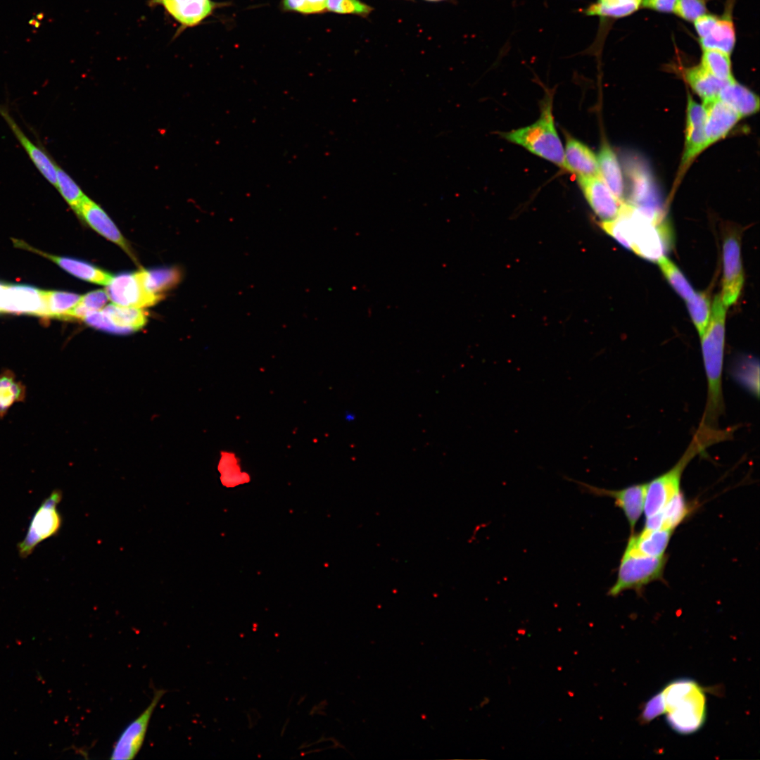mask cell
Wrapping results in <instances>:
<instances>
[{"label": "cell", "instance_id": "cell-1", "mask_svg": "<svg viewBox=\"0 0 760 760\" xmlns=\"http://www.w3.org/2000/svg\"><path fill=\"white\" fill-rule=\"evenodd\" d=\"M601 225L623 246L652 261L664 255L671 242L661 210L623 203L618 215Z\"/></svg>", "mask_w": 760, "mask_h": 760}, {"label": "cell", "instance_id": "cell-2", "mask_svg": "<svg viewBox=\"0 0 760 760\" xmlns=\"http://www.w3.org/2000/svg\"><path fill=\"white\" fill-rule=\"evenodd\" d=\"M726 307L720 295L713 302L709 319L700 336L702 360L707 381V396L700 426L718 429L724 411L722 386Z\"/></svg>", "mask_w": 760, "mask_h": 760}, {"label": "cell", "instance_id": "cell-3", "mask_svg": "<svg viewBox=\"0 0 760 760\" xmlns=\"http://www.w3.org/2000/svg\"><path fill=\"white\" fill-rule=\"evenodd\" d=\"M726 439L721 429L698 427L688 448L676 464L669 471L646 483L644 503L645 517L660 512L676 494L680 491L683 473L689 462L709 446Z\"/></svg>", "mask_w": 760, "mask_h": 760}, {"label": "cell", "instance_id": "cell-4", "mask_svg": "<svg viewBox=\"0 0 760 760\" xmlns=\"http://www.w3.org/2000/svg\"><path fill=\"white\" fill-rule=\"evenodd\" d=\"M663 713L671 728L680 733L697 730L705 719L703 690L692 680H680L669 683L659 695Z\"/></svg>", "mask_w": 760, "mask_h": 760}, {"label": "cell", "instance_id": "cell-5", "mask_svg": "<svg viewBox=\"0 0 760 760\" xmlns=\"http://www.w3.org/2000/svg\"><path fill=\"white\" fill-rule=\"evenodd\" d=\"M507 141L564 167V148L556 131L550 97H545L539 118L533 124L502 134Z\"/></svg>", "mask_w": 760, "mask_h": 760}, {"label": "cell", "instance_id": "cell-6", "mask_svg": "<svg viewBox=\"0 0 760 760\" xmlns=\"http://www.w3.org/2000/svg\"><path fill=\"white\" fill-rule=\"evenodd\" d=\"M667 557H647L623 552L615 583L607 595L616 597L627 590L640 592L649 583L661 579Z\"/></svg>", "mask_w": 760, "mask_h": 760}, {"label": "cell", "instance_id": "cell-7", "mask_svg": "<svg viewBox=\"0 0 760 760\" xmlns=\"http://www.w3.org/2000/svg\"><path fill=\"white\" fill-rule=\"evenodd\" d=\"M61 498V490H55L36 510L24 538L18 544L20 557H28L39 543L58 533L62 525V517L58 510Z\"/></svg>", "mask_w": 760, "mask_h": 760}, {"label": "cell", "instance_id": "cell-8", "mask_svg": "<svg viewBox=\"0 0 760 760\" xmlns=\"http://www.w3.org/2000/svg\"><path fill=\"white\" fill-rule=\"evenodd\" d=\"M740 232L735 227L725 231L723 241V274L721 298L726 307L738 299L744 283L740 254Z\"/></svg>", "mask_w": 760, "mask_h": 760}, {"label": "cell", "instance_id": "cell-9", "mask_svg": "<svg viewBox=\"0 0 760 760\" xmlns=\"http://www.w3.org/2000/svg\"><path fill=\"white\" fill-rule=\"evenodd\" d=\"M165 692L163 689L153 691L152 699L147 707L124 728L115 742L110 759L129 760L135 758L144 744L155 709Z\"/></svg>", "mask_w": 760, "mask_h": 760}, {"label": "cell", "instance_id": "cell-10", "mask_svg": "<svg viewBox=\"0 0 760 760\" xmlns=\"http://www.w3.org/2000/svg\"><path fill=\"white\" fill-rule=\"evenodd\" d=\"M106 286L108 299L122 306L144 308L155 305L162 298L146 288L139 271L113 276Z\"/></svg>", "mask_w": 760, "mask_h": 760}, {"label": "cell", "instance_id": "cell-11", "mask_svg": "<svg viewBox=\"0 0 760 760\" xmlns=\"http://www.w3.org/2000/svg\"><path fill=\"white\" fill-rule=\"evenodd\" d=\"M150 7L161 6L179 25L175 37L187 28L201 24L224 4L212 0H148Z\"/></svg>", "mask_w": 760, "mask_h": 760}, {"label": "cell", "instance_id": "cell-12", "mask_svg": "<svg viewBox=\"0 0 760 760\" xmlns=\"http://www.w3.org/2000/svg\"><path fill=\"white\" fill-rule=\"evenodd\" d=\"M566 479L576 483L579 489L584 493L597 497H609L614 499L615 505L623 511L631 531H633L644 511L646 483L634 484L622 489L612 490L591 486L570 478Z\"/></svg>", "mask_w": 760, "mask_h": 760}, {"label": "cell", "instance_id": "cell-13", "mask_svg": "<svg viewBox=\"0 0 760 760\" xmlns=\"http://www.w3.org/2000/svg\"><path fill=\"white\" fill-rule=\"evenodd\" d=\"M0 313L45 317L43 290L29 285L2 283L0 287Z\"/></svg>", "mask_w": 760, "mask_h": 760}, {"label": "cell", "instance_id": "cell-14", "mask_svg": "<svg viewBox=\"0 0 760 760\" xmlns=\"http://www.w3.org/2000/svg\"><path fill=\"white\" fill-rule=\"evenodd\" d=\"M590 206L602 222L614 219L623 203L610 191L600 176L577 177Z\"/></svg>", "mask_w": 760, "mask_h": 760}, {"label": "cell", "instance_id": "cell-15", "mask_svg": "<svg viewBox=\"0 0 760 760\" xmlns=\"http://www.w3.org/2000/svg\"><path fill=\"white\" fill-rule=\"evenodd\" d=\"M0 115L7 123L14 136L24 148L29 158L41 175L53 186L56 185L58 165L46 152L45 149L35 145L24 133L15 121L8 110L0 105Z\"/></svg>", "mask_w": 760, "mask_h": 760}, {"label": "cell", "instance_id": "cell-16", "mask_svg": "<svg viewBox=\"0 0 760 760\" xmlns=\"http://www.w3.org/2000/svg\"><path fill=\"white\" fill-rule=\"evenodd\" d=\"M75 213L96 232L119 246L133 258L127 241L108 215L96 203L86 196Z\"/></svg>", "mask_w": 760, "mask_h": 760}, {"label": "cell", "instance_id": "cell-17", "mask_svg": "<svg viewBox=\"0 0 760 760\" xmlns=\"http://www.w3.org/2000/svg\"><path fill=\"white\" fill-rule=\"evenodd\" d=\"M707 146L723 138L740 116L718 98L703 101Z\"/></svg>", "mask_w": 760, "mask_h": 760}, {"label": "cell", "instance_id": "cell-18", "mask_svg": "<svg viewBox=\"0 0 760 760\" xmlns=\"http://www.w3.org/2000/svg\"><path fill=\"white\" fill-rule=\"evenodd\" d=\"M707 146L705 134V112L703 106L689 95L687 107L686 134L682 163L686 165Z\"/></svg>", "mask_w": 760, "mask_h": 760}, {"label": "cell", "instance_id": "cell-19", "mask_svg": "<svg viewBox=\"0 0 760 760\" xmlns=\"http://www.w3.org/2000/svg\"><path fill=\"white\" fill-rule=\"evenodd\" d=\"M16 244L22 248L39 253V255L51 260L63 270L80 279L99 285L106 286L113 278L110 273L98 268L87 262L64 256L51 255L37 250L22 241H16Z\"/></svg>", "mask_w": 760, "mask_h": 760}, {"label": "cell", "instance_id": "cell-20", "mask_svg": "<svg viewBox=\"0 0 760 760\" xmlns=\"http://www.w3.org/2000/svg\"><path fill=\"white\" fill-rule=\"evenodd\" d=\"M563 168L578 177L599 176L597 158L580 141L568 137L564 149Z\"/></svg>", "mask_w": 760, "mask_h": 760}, {"label": "cell", "instance_id": "cell-21", "mask_svg": "<svg viewBox=\"0 0 760 760\" xmlns=\"http://www.w3.org/2000/svg\"><path fill=\"white\" fill-rule=\"evenodd\" d=\"M108 332L125 334L136 331L145 326L147 314L142 308L122 306L114 303L106 305L102 310Z\"/></svg>", "mask_w": 760, "mask_h": 760}, {"label": "cell", "instance_id": "cell-22", "mask_svg": "<svg viewBox=\"0 0 760 760\" xmlns=\"http://www.w3.org/2000/svg\"><path fill=\"white\" fill-rule=\"evenodd\" d=\"M673 530L643 529L640 533L631 535L624 552L647 557H660L669 543Z\"/></svg>", "mask_w": 760, "mask_h": 760}, {"label": "cell", "instance_id": "cell-23", "mask_svg": "<svg viewBox=\"0 0 760 760\" xmlns=\"http://www.w3.org/2000/svg\"><path fill=\"white\" fill-rule=\"evenodd\" d=\"M718 98L734 110L740 118L751 115L759 110V99L754 92L737 82H728Z\"/></svg>", "mask_w": 760, "mask_h": 760}, {"label": "cell", "instance_id": "cell-24", "mask_svg": "<svg viewBox=\"0 0 760 760\" xmlns=\"http://www.w3.org/2000/svg\"><path fill=\"white\" fill-rule=\"evenodd\" d=\"M735 27L729 14L725 13L721 17H716L707 34L699 39L702 49H716L728 54L733 51L735 44Z\"/></svg>", "mask_w": 760, "mask_h": 760}, {"label": "cell", "instance_id": "cell-25", "mask_svg": "<svg viewBox=\"0 0 760 760\" xmlns=\"http://www.w3.org/2000/svg\"><path fill=\"white\" fill-rule=\"evenodd\" d=\"M597 158L599 176L612 194L623 203L624 185L621 170L612 149L607 144L601 148Z\"/></svg>", "mask_w": 760, "mask_h": 760}, {"label": "cell", "instance_id": "cell-26", "mask_svg": "<svg viewBox=\"0 0 760 760\" xmlns=\"http://www.w3.org/2000/svg\"><path fill=\"white\" fill-rule=\"evenodd\" d=\"M684 75L687 82L703 101L718 98L723 87L729 82L715 77L700 64L686 69Z\"/></svg>", "mask_w": 760, "mask_h": 760}, {"label": "cell", "instance_id": "cell-27", "mask_svg": "<svg viewBox=\"0 0 760 760\" xmlns=\"http://www.w3.org/2000/svg\"><path fill=\"white\" fill-rule=\"evenodd\" d=\"M642 0H596L581 12L588 16L619 18L637 11Z\"/></svg>", "mask_w": 760, "mask_h": 760}, {"label": "cell", "instance_id": "cell-28", "mask_svg": "<svg viewBox=\"0 0 760 760\" xmlns=\"http://www.w3.org/2000/svg\"><path fill=\"white\" fill-rule=\"evenodd\" d=\"M45 317L63 319L79 302L81 296L60 291H43Z\"/></svg>", "mask_w": 760, "mask_h": 760}, {"label": "cell", "instance_id": "cell-29", "mask_svg": "<svg viewBox=\"0 0 760 760\" xmlns=\"http://www.w3.org/2000/svg\"><path fill=\"white\" fill-rule=\"evenodd\" d=\"M25 388L11 372L0 373V417L15 403L24 399Z\"/></svg>", "mask_w": 760, "mask_h": 760}, {"label": "cell", "instance_id": "cell-30", "mask_svg": "<svg viewBox=\"0 0 760 760\" xmlns=\"http://www.w3.org/2000/svg\"><path fill=\"white\" fill-rule=\"evenodd\" d=\"M700 65L710 74L723 81L734 80L730 54L716 49H702Z\"/></svg>", "mask_w": 760, "mask_h": 760}, {"label": "cell", "instance_id": "cell-31", "mask_svg": "<svg viewBox=\"0 0 760 760\" xmlns=\"http://www.w3.org/2000/svg\"><path fill=\"white\" fill-rule=\"evenodd\" d=\"M139 272L146 288L156 294L172 287L180 278L179 272L175 269L141 270Z\"/></svg>", "mask_w": 760, "mask_h": 760}, {"label": "cell", "instance_id": "cell-32", "mask_svg": "<svg viewBox=\"0 0 760 760\" xmlns=\"http://www.w3.org/2000/svg\"><path fill=\"white\" fill-rule=\"evenodd\" d=\"M692 506L681 491L676 494L666 504L660 512L663 520V528L674 530L691 512Z\"/></svg>", "mask_w": 760, "mask_h": 760}, {"label": "cell", "instance_id": "cell-33", "mask_svg": "<svg viewBox=\"0 0 760 760\" xmlns=\"http://www.w3.org/2000/svg\"><path fill=\"white\" fill-rule=\"evenodd\" d=\"M108 300L105 290L89 292L81 296L77 304L65 315L63 319L82 320L87 314L102 310Z\"/></svg>", "mask_w": 760, "mask_h": 760}, {"label": "cell", "instance_id": "cell-34", "mask_svg": "<svg viewBox=\"0 0 760 760\" xmlns=\"http://www.w3.org/2000/svg\"><path fill=\"white\" fill-rule=\"evenodd\" d=\"M659 267L664 277L674 290L686 301L695 293L691 285L677 267V266L665 255L661 256L658 260Z\"/></svg>", "mask_w": 760, "mask_h": 760}, {"label": "cell", "instance_id": "cell-35", "mask_svg": "<svg viewBox=\"0 0 760 760\" xmlns=\"http://www.w3.org/2000/svg\"><path fill=\"white\" fill-rule=\"evenodd\" d=\"M687 305L693 324L699 337L703 334L710 317V298L709 293L698 292L687 300Z\"/></svg>", "mask_w": 760, "mask_h": 760}, {"label": "cell", "instance_id": "cell-36", "mask_svg": "<svg viewBox=\"0 0 760 760\" xmlns=\"http://www.w3.org/2000/svg\"><path fill=\"white\" fill-rule=\"evenodd\" d=\"M56 188L74 211L87 196L75 180L58 165Z\"/></svg>", "mask_w": 760, "mask_h": 760}, {"label": "cell", "instance_id": "cell-37", "mask_svg": "<svg viewBox=\"0 0 760 760\" xmlns=\"http://www.w3.org/2000/svg\"><path fill=\"white\" fill-rule=\"evenodd\" d=\"M735 370V376L739 382L752 393L759 395V364L755 365L754 360H742L737 364Z\"/></svg>", "mask_w": 760, "mask_h": 760}, {"label": "cell", "instance_id": "cell-38", "mask_svg": "<svg viewBox=\"0 0 760 760\" xmlns=\"http://www.w3.org/2000/svg\"><path fill=\"white\" fill-rule=\"evenodd\" d=\"M281 6L284 11L321 13L327 11V0H281Z\"/></svg>", "mask_w": 760, "mask_h": 760}, {"label": "cell", "instance_id": "cell-39", "mask_svg": "<svg viewBox=\"0 0 760 760\" xmlns=\"http://www.w3.org/2000/svg\"><path fill=\"white\" fill-rule=\"evenodd\" d=\"M704 0H676L673 12L680 18L694 22L707 13Z\"/></svg>", "mask_w": 760, "mask_h": 760}, {"label": "cell", "instance_id": "cell-40", "mask_svg": "<svg viewBox=\"0 0 760 760\" xmlns=\"http://www.w3.org/2000/svg\"><path fill=\"white\" fill-rule=\"evenodd\" d=\"M372 10L360 0H327V11L336 13L366 15Z\"/></svg>", "mask_w": 760, "mask_h": 760}, {"label": "cell", "instance_id": "cell-41", "mask_svg": "<svg viewBox=\"0 0 760 760\" xmlns=\"http://www.w3.org/2000/svg\"><path fill=\"white\" fill-rule=\"evenodd\" d=\"M676 0H642L641 6L658 12L671 13Z\"/></svg>", "mask_w": 760, "mask_h": 760}, {"label": "cell", "instance_id": "cell-42", "mask_svg": "<svg viewBox=\"0 0 760 760\" xmlns=\"http://www.w3.org/2000/svg\"><path fill=\"white\" fill-rule=\"evenodd\" d=\"M427 1H441V0H427Z\"/></svg>", "mask_w": 760, "mask_h": 760}]
</instances>
